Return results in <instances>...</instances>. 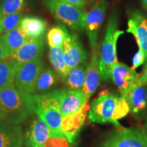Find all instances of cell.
<instances>
[{"instance_id": "cell-9", "label": "cell", "mask_w": 147, "mask_h": 147, "mask_svg": "<svg viewBox=\"0 0 147 147\" xmlns=\"http://www.w3.org/2000/svg\"><path fill=\"white\" fill-rule=\"evenodd\" d=\"M109 2L102 1L95 4L86 14L85 32L89 40L90 47L95 49Z\"/></svg>"}, {"instance_id": "cell-30", "label": "cell", "mask_w": 147, "mask_h": 147, "mask_svg": "<svg viewBox=\"0 0 147 147\" xmlns=\"http://www.w3.org/2000/svg\"><path fill=\"white\" fill-rule=\"evenodd\" d=\"M62 1H65V2L69 3L70 5H72L76 8L82 10H84L86 4H87L86 0H62Z\"/></svg>"}, {"instance_id": "cell-23", "label": "cell", "mask_w": 147, "mask_h": 147, "mask_svg": "<svg viewBox=\"0 0 147 147\" xmlns=\"http://www.w3.org/2000/svg\"><path fill=\"white\" fill-rule=\"evenodd\" d=\"M49 60L54 67L55 72L63 82L69 71L64 61L62 47H50Z\"/></svg>"}, {"instance_id": "cell-34", "label": "cell", "mask_w": 147, "mask_h": 147, "mask_svg": "<svg viewBox=\"0 0 147 147\" xmlns=\"http://www.w3.org/2000/svg\"><path fill=\"white\" fill-rule=\"evenodd\" d=\"M86 1H87V2H88L89 3H91L94 2L95 0H86Z\"/></svg>"}, {"instance_id": "cell-19", "label": "cell", "mask_w": 147, "mask_h": 147, "mask_svg": "<svg viewBox=\"0 0 147 147\" xmlns=\"http://www.w3.org/2000/svg\"><path fill=\"white\" fill-rule=\"evenodd\" d=\"M28 39L19 27L0 36V42L9 58H12Z\"/></svg>"}, {"instance_id": "cell-8", "label": "cell", "mask_w": 147, "mask_h": 147, "mask_svg": "<svg viewBox=\"0 0 147 147\" xmlns=\"http://www.w3.org/2000/svg\"><path fill=\"white\" fill-rule=\"evenodd\" d=\"M104 147H147V132L143 129H124L110 136Z\"/></svg>"}, {"instance_id": "cell-27", "label": "cell", "mask_w": 147, "mask_h": 147, "mask_svg": "<svg viewBox=\"0 0 147 147\" xmlns=\"http://www.w3.org/2000/svg\"><path fill=\"white\" fill-rule=\"evenodd\" d=\"M23 15L24 10H22L16 13L8 14L0 18L2 27V33L5 34L18 27Z\"/></svg>"}, {"instance_id": "cell-16", "label": "cell", "mask_w": 147, "mask_h": 147, "mask_svg": "<svg viewBox=\"0 0 147 147\" xmlns=\"http://www.w3.org/2000/svg\"><path fill=\"white\" fill-rule=\"evenodd\" d=\"M89 109V106L86 104L78 113L62 119V131L68 142H74L82 126L83 125L86 115Z\"/></svg>"}, {"instance_id": "cell-12", "label": "cell", "mask_w": 147, "mask_h": 147, "mask_svg": "<svg viewBox=\"0 0 147 147\" xmlns=\"http://www.w3.org/2000/svg\"><path fill=\"white\" fill-rule=\"evenodd\" d=\"M128 29L127 32L135 37L139 50L142 51L147 59V16L139 10L129 12Z\"/></svg>"}, {"instance_id": "cell-36", "label": "cell", "mask_w": 147, "mask_h": 147, "mask_svg": "<svg viewBox=\"0 0 147 147\" xmlns=\"http://www.w3.org/2000/svg\"><path fill=\"white\" fill-rule=\"evenodd\" d=\"M145 126H146V132H147V119L146 121V123H145Z\"/></svg>"}, {"instance_id": "cell-14", "label": "cell", "mask_w": 147, "mask_h": 147, "mask_svg": "<svg viewBox=\"0 0 147 147\" xmlns=\"http://www.w3.org/2000/svg\"><path fill=\"white\" fill-rule=\"evenodd\" d=\"M50 138V129L39 117L34 118L23 134L25 147H39L45 144Z\"/></svg>"}, {"instance_id": "cell-15", "label": "cell", "mask_w": 147, "mask_h": 147, "mask_svg": "<svg viewBox=\"0 0 147 147\" xmlns=\"http://www.w3.org/2000/svg\"><path fill=\"white\" fill-rule=\"evenodd\" d=\"M101 74L100 71V49L96 47L93 49L91 59L88 63L86 72L85 82L82 91L91 97L100 85Z\"/></svg>"}, {"instance_id": "cell-32", "label": "cell", "mask_w": 147, "mask_h": 147, "mask_svg": "<svg viewBox=\"0 0 147 147\" xmlns=\"http://www.w3.org/2000/svg\"><path fill=\"white\" fill-rule=\"evenodd\" d=\"M8 55L7 54L6 51L4 49H3V46L1 45V42H0V61L5 59H8Z\"/></svg>"}, {"instance_id": "cell-10", "label": "cell", "mask_w": 147, "mask_h": 147, "mask_svg": "<svg viewBox=\"0 0 147 147\" xmlns=\"http://www.w3.org/2000/svg\"><path fill=\"white\" fill-rule=\"evenodd\" d=\"M63 58L69 71L82 62L86 61L88 53L82 46L78 36L75 34H69L62 47Z\"/></svg>"}, {"instance_id": "cell-13", "label": "cell", "mask_w": 147, "mask_h": 147, "mask_svg": "<svg viewBox=\"0 0 147 147\" xmlns=\"http://www.w3.org/2000/svg\"><path fill=\"white\" fill-rule=\"evenodd\" d=\"M45 47V37L30 38L16 51L11 59L16 64L40 59L44 55Z\"/></svg>"}, {"instance_id": "cell-4", "label": "cell", "mask_w": 147, "mask_h": 147, "mask_svg": "<svg viewBox=\"0 0 147 147\" xmlns=\"http://www.w3.org/2000/svg\"><path fill=\"white\" fill-rule=\"evenodd\" d=\"M36 113L50 129V138L66 139L61 129L62 116L55 90L44 94L34 95Z\"/></svg>"}, {"instance_id": "cell-31", "label": "cell", "mask_w": 147, "mask_h": 147, "mask_svg": "<svg viewBox=\"0 0 147 147\" xmlns=\"http://www.w3.org/2000/svg\"><path fill=\"white\" fill-rule=\"evenodd\" d=\"M144 68L143 70L142 74H140V82L142 85L147 86V59L145 61Z\"/></svg>"}, {"instance_id": "cell-35", "label": "cell", "mask_w": 147, "mask_h": 147, "mask_svg": "<svg viewBox=\"0 0 147 147\" xmlns=\"http://www.w3.org/2000/svg\"><path fill=\"white\" fill-rule=\"evenodd\" d=\"M2 34V27H1V21H0V34Z\"/></svg>"}, {"instance_id": "cell-26", "label": "cell", "mask_w": 147, "mask_h": 147, "mask_svg": "<svg viewBox=\"0 0 147 147\" xmlns=\"http://www.w3.org/2000/svg\"><path fill=\"white\" fill-rule=\"evenodd\" d=\"M27 0H0V18L24 10Z\"/></svg>"}, {"instance_id": "cell-18", "label": "cell", "mask_w": 147, "mask_h": 147, "mask_svg": "<svg viewBox=\"0 0 147 147\" xmlns=\"http://www.w3.org/2000/svg\"><path fill=\"white\" fill-rule=\"evenodd\" d=\"M18 27L29 39L45 37L48 25L45 20L37 16H23Z\"/></svg>"}, {"instance_id": "cell-25", "label": "cell", "mask_w": 147, "mask_h": 147, "mask_svg": "<svg viewBox=\"0 0 147 147\" xmlns=\"http://www.w3.org/2000/svg\"><path fill=\"white\" fill-rule=\"evenodd\" d=\"M69 34L64 25L53 27L47 33V42L49 47H62L64 41Z\"/></svg>"}, {"instance_id": "cell-2", "label": "cell", "mask_w": 147, "mask_h": 147, "mask_svg": "<svg viewBox=\"0 0 147 147\" xmlns=\"http://www.w3.org/2000/svg\"><path fill=\"white\" fill-rule=\"evenodd\" d=\"M129 107L125 99L116 93H102L91 104L88 118L95 123H111L115 126L120 127L118 122L127 115Z\"/></svg>"}, {"instance_id": "cell-20", "label": "cell", "mask_w": 147, "mask_h": 147, "mask_svg": "<svg viewBox=\"0 0 147 147\" xmlns=\"http://www.w3.org/2000/svg\"><path fill=\"white\" fill-rule=\"evenodd\" d=\"M145 86L140 82L136 84L125 97L124 99L129 107V111L134 114L140 113L147 107V90Z\"/></svg>"}, {"instance_id": "cell-3", "label": "cell", "mask_w": 147, "mask_h": 147, "mask_svg": "<svg viewBox=\"0 0 147 147\" xmlns=\"http://www.w3.org/2000/svg\"><path fill=\"white\" fill-rule=\"evenodd\" d=\"M119 14L114 11L108 19L104 41L100 50V71L101 79L108 82L111 80V71L117 64V42L123 31L118 30Z\"/></svg>"}, {"instance_id": "cell-21", "label": "cell", "mask_w": 147, "mask_h": 147, "mask_svg": "<svg viewBox=\"0 0 147 147\" xmlns=\"http://www.w3.org/2000/svg\"><path fill=\"white\" fill-rule=\"evenodd\" d=\"M87 65V61H86L74 67L69 71L63 82L69 89H82L85 82Z\"/></svg>"}, {"instance_id": "cell-37", "label": "cell", "mask_w": 147, "mask_h": 147, "mask_svg": "<svg viewBox=\"0 0 147 147\" xmlns=\"http://www.w3.org/2000/svg\"><path fill=\"white\" fill-rule=\"evenodd\" d=\"M39 147H45V144H44V145H42V146H40Z\"/></svg>"}, {"instance_id": "cell-33", "label": "cell", "mask_w": 147, "mask_h": 147, "mask_svg": "<svg viewBox=\"0 0 147 147\" xmlns=\"http://www.w3.org/2000/svg\"><path fill=\"white\" fill-rule=\"evenodd\" d=\"M143 5L144 6V8L147 10V0H141Z\"/></svg>"}, {"instance_id": "cell-1", "label": "cell", "mask_w": 147, "mask_h": 147, "mask_svg": "<svg viewBox=\"0 0 147 147\" xmlns=\"http://www.w3.org/2000/svg\"><path fill=\"white\" fill-rule=\"evenodd\" d=\"M36 113L34 95L29 94L11 84L0 90V119L8 123H23Z\"/></svg>"}, {"instance_id": "cell-5", "label": "cell", "mask_w": 147, "mask_h": 147, "mask_svg": "<svg viewBox=\"0 0 147 147\" xmlns=\"http://www.w3.org/2000/svg\"><path fill=\"white\" fill-rule=\"evenodd\" d=\"M44 3L53 16L63 25L76 32L85 31L86 13L62 0H44Z\"/></svg>"}, {"instance_id": "cell-22", "label": "cell", "mask_w": 147, "mask_h": 147, "mask_svg": "<svg viewBox=\"0 0 147 147\" xmlns=\"http://www.w3.org/2000/svg\"><path fill=\"white\" fill-rule=\"evenodd\" d=\"M58 82V76L50 67L44 69L35 84V95L44 94L55 87Z\"/></svg>"}, {"instance_id": "cell-11", "label": "cell", "mask_w": 147, "mask_h": 147, "mask_svg": "<svg viewBox=\"0 0 147 147\" xmlns=\"http://www.w3.org/2000/svg\"><path fill=\"white\" fill-rule=\"evenodd\" d=\"M140 74L125 64L117 63L111 71V80L116 84L123 98L127 95L131 87L140 82Z\"/></svg>"}, {"instance_id": "cell-28", "label": "cell", "mask_w": 147, "mask_h": 147, "mask_svg": "<svg viewBox=\"0 0 147 147\" xmlns=\"http://www.w3.org/2000/svg\"><path fill=\"white\" fill-rule=\"evenodd\" d=\"M45 147H68L67 139L60 138H49L45 144Z\"/></svg>"}, {"instance_id": "cell-6", "label": "cell", "mask_w": 147, "mask_h": 147, "mask_svg": "<svg viewBox=\"0 0 147 147\" xmlns=\"http://www.w3.org/2000/svg\"><path fill=\"white\" fill-rule=\"evenodd\" d=\"M44 67L45 62L41 59L23 63H16L14 86L22 91L35 95V84Z\"/></svg>"}, {"instance_id": "cell-17", "label": "cell", "mask_w": 147, "mask_h": 147, "mask_svg": "<svg viewBox=\"0 0 147 147\" xmlns=\"http://www.w3.org/2000/svg\"><path fill=\"white\" fill-rule=\"evenodd\" d=\"M23 145L21 127L0 120V147H22Z\"/></svg>"}, {"instance_id": "cell-7", "label": "cell", "mask_w": 147, "mask_h": 147, "mask_svg": "<svg viewBox=\"0 0 147 147\" xmlns=\"http://www.w3.org/2000/svg\"><path fill=\"white\" fill-rule=\"evenodd\" d=\"M62 119L78 113L89 100V97L82 90L57 89Z\"/></svg>"}, {"instance_id": "cell-24", "label": "cell", "mask_w": 147, "mask_h": 147, "mask_svg": "<svg viewBox=\"0 0 147 147\" xmlns=\"http://www.w3.org/2000/svg\"><path fill=\"white\" fill-rule=\"evenodd\" d=\"M16 63L11 58L0 61V90L14 84Z\"/></svg>"}, {"instance_id": "cell-29", "label": "cell", "mask_w": 147, "mask_h": 147, "mask_svg": "<svg viewBox=\"0 0 147 147\" xmlns=\"http://www.w3.org/2000/svg\"><path fill=\"white\" fill-rule=\"evenodd\" d=\"M145 61H146V57H145L144 54L142 51L139 50L138 52L136 53L133 58V65H132L131 69L135 70L139 66L144 63Z\"/></svg>"}]
</instances>
